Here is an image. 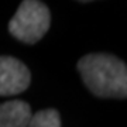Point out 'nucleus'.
<instances>
[{"label":"nucleus","instance_id":"obj_3","mask_svg":"<svg viewBox=\"0 0 127 127\" xmlns=\"http://www.w3.org/2000/svg\"><path fill=\"white\" fill-rule=\"evenodd\" d=\"M31 73L21 61L0 57V96H14L30 86Z\"/></svg>","mask_w":127,"mask_h":127},{"label":"nucleus","instance_id":"obj_4","mask_svg":"<svg viewBox=\"0 0 127 127\" xmlns=\"http://www.w3.org/2000/svg\"><path fill=\"white\" fill-rule=\"evenodd\" d=\"M31 107L24 100H9L0 104V127H28Z\"/></svg>","mask_w":127,"mask_h":127},{"label":"nucleus","instance_id":"obj_1","mask_svg":"<svg viewBox=\"0 0 127 127\" xmlns=\"http://www.w3.org/2000/svg\"><path fill=\"white\" fill-rule=\"evenodd\" d=\"M85 86L97 97L124 99L127 96V66L110 54H88L78 62Z\"/></svg>","mask_w":127,"mask_h":127},{"label":"nucleus","instance_id":"obj_2","mask_svg":"<svg viewBox=\"0 0 127 127\" xmlns=\"http://www.w3.org/2000/svg\"><path fill=\"white\" fill-rule=\"evenodd\" d=\"M51 24L50 9L37 0H26L18 6L9 23V31L16 40L35 44L45 35Z\"/></svg>","mask_w":127,"mask_h":127},{"label":"nucleus","instance_id":"obj_5","mask_svg":"<svg viewBox=\"0 0 127 127\" xmlns=\"http://www.w3.org/2000/svg\"><path fill=\"white\" fill-rule=\"evenodd\" d=\"M28 127H61L59 113L54 109L40 110L31 117Z\"/></svg>","mask_w":127,"mask_h":127}]
</instances>
